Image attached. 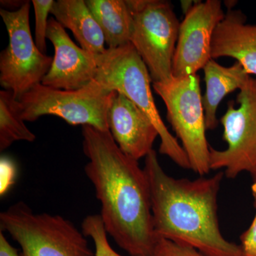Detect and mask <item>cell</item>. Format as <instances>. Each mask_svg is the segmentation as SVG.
I'll list each match as a JSON object with an SVG mask.
<instances>
[{
	"label": "cell",
	"mask_w": 256,
	"mask_h": 256,
	"mask_svg": "<svg viewBox=\"0 0 256 256\" xmlns=\"http://www.w3.org/2000/svg\"><path fill=\"white\" fill-rule=\"evenodd\" d=\"M82 149L88 159L86 174L101 204L108 234L130 256H152L159 236L154 232L150 188L138 161L120 149L110 131L82 128Z\"/></svg>",
	"instance_id": "cell-1"
},
{
	"label": "cell",
	"mask_w": 256,
	"mask_h": 256,
	"mask_svg": "<svg viewBox=\"0 0 256 256\" xmlns=\"http://www.w3.org/2000/svg\"><path fill=\"white\" fill-rule=\"evenodd\" d=\"M143 169L158 236L207 256H245L240 246L227 240L220 232L217 201L224 172L194 180L174 178L165 172L154 150L146 156Z\"/></svg>",
	"instance_id": "cell-2"
},
{
	"label": "cell",
	"mask_w": 256,
	"mask_h": 256,
	"mask_svg": "<svg viewBox=\"0 0 256 256\" xmlns=\"http://www.w3.org/2000/svg\"><path fill=\"white\" fill-rule=\"evenodd\" d=\"M98 70L95 80L102 86L126 96L150 119L160 139V154L168 156L184 170H191L182 146L165 126L158 110L152 92V84L146 64L137 50L129 43L116 48H107L96 56Z\"/></svg>",
	"instance_id": "cell-3"
},
{
	"label": "cell",
	"mask_w": 256,
	"mask_h": 256,
	"mask_svg": "<svg viewBox=\"0 0 256 256\" xmlns=\"http://www.w3.org/2000/svg\"><path fill=\"white\" fill-rule=\"evenodd\" d=\"M0 226L21 247L20 256H96L86 236L72 222L34 213L23 202L0 214Z\"/></svg>",
	"instance_id": "cell-4"
},
{
	"label": "cell",
	"mask_w": 256,
	"mask_h": 256,
	"mask_svg": "<svg viewBox=\"0 0 256 256\" xmlns=\"http://www.w3.org/2000/svg\"><path fill=\"white\" fill-rule=\"evenodd\" d=\"M152 85L164 101L166 118L181 141L191 170L200 176L208 174L210 146L206 137L200 76L173 77Z\"/></svg>",
	"instance_id": "cell-5"
},
{
	"label": "cell",
	"mask_w": 256,
	"mask_h": 256,
	"mask_svg": "<svg viewBox=\"0 0 256 256\" xmlns=\"http://www.w3.org/2000/svg\"><path fill=\"white\" fill-rule=\"evenodd\" d=\"M116 94L96 80L72 90L40 84L18 99V108L22 118L28 122L50 114L72 126H90L109 131L108 114Z\"/></svg>",
	"instance_id": "cell-6"
},
{
	"label": "cell",
	"mask_w": 256,
	"mask_h": 256,
	"mask_svg": "<svg viewBox=\"0 0 256 256\" xmlns=\"http://www.w3.org/2000/svg\"><path fill=\"white\" fill-rule=\"evenodd\" d=\"M133 18L130 43L146 64L152 82L173 78L180 23L172 5L162 0H127Z\"/></svg>",
	"instance_id": "cell-7"
},
{
	"label": "cell",
	"mask_w": 256,
	"mask_h": 256,
	"mask_svg": "<svg viewBox=\"0 0 256 256\" xmlns=\"http://www.w3.org/2000/svg\"><path fill=\"white\" fill-rule=\"evenodd\" d=\"M30 2L26 1L16 11L0 10L9 35L8 46L0 54V85L18 100L41 84L53 62L34 41L30 26Z\"/></svg>",
	"instance_id": "cell-8"
},
{
	"label": "cell",
	"mask_w": 256,
	"mask_h": 256,
	"mask_svg": "<svg viewBox=\"0 0 256 256\" xmlns=\"http://www.w3.org/2000/svg\"><path fill=\"white\" fill-rule=\"evenodd\" d=\"M238 108L233 100L220 118L226 149L210 146V170H224V176L235 178L244 172L256 173V78L248 79L236 96Z\"/></svg>",
	"instance_id": "cell-9"
},
{
	"label": "cell",
	"mask_w": 256,
	"mask_h": 256,
	"mask_svg": "<svg viewBox=\"0 0 256 256\" xmlns=\"http://www.w3.org/2000/svg\"><path fill=\"white\" fill-rule=\"evenodd\" d=\"M225 16L220 0L197 2L182 23L172 63L174 77L194 75L210 60L212 38Z\"/></svg>",
	"instance_id": "cell-10"
},
{
	"label": "cell",
	"mask_w": 256,
	"mask_h": 256,
	"mask_svg": "<svg viewBox=\"0 0 256 256\" xmlns=\"http://www.w3.org/2000/svg\"><path fill=\"white\" fill-rule=\"evenodd\" d=\"M47 40L53 44L55 53L42 85L60 90H78L95 80L96 55L77 46L54 18L48 21Z\"/></svg>",
	"instance_id": "cell-11"
},
{
	"label": "cell",
	"mask_w": 256,
	"mask_h": 256,
	"mask_svg": "<svg viewBox=\"0 0 256 256\" xmlns=\"http://www.w3.org/2000/svg\"><path fill=\"white\" fill-rule=\"evenodd\" d=\"M109 131L126 156L139 160L152 150L158 130L150 119L126 96L116 92L108 114Z\"/></svg>",
	"instance_id": "cell-12"
},
{
	"label": "cell",
	"mask_w": 256,
	"mask_h": 256,
	"mask_svg": "<svg viewBox=\"0 0 256 256\" xmlns=\"http://www.w3.org/2000/svg\"><path fill=\"white\" fill-rule=\"evenodd\" d=\"M246 22L240 10H228L214 33L210 56L233 58L249 75L256 76V25Z\"/></svg>",
	"instance_id": "cell-13"
},
{
	"label": "cell",
	"mask_w": 256,
	"mask_h": 256,
	"mask_svg": "<svg viewBox=\"0 0 256 256\" xmlns=\"http://www.w3.org/2000/svg\"><path fill=\"white\" fill-rule=\"evenodd\" d=\"M50 14L73 33L82 50L98 56L105 53V37L85 0L55 1Z\"/></svg>",
	"instance_id": "cell-14"
},
{
	"label": "cell",
	"mask_w": 256,
	"mask_h": 256,
	"mask_svg": "<svg viewBox=\"0 0 256 256\" xmlns=\"http://www.w3.org/2000/svg\"><path fill=\"white\" fill-rule=\"evenodd\" d=\"M203 69L206 92L202 96V104L206 130H212L218 126L216 111L220 102L228 94L237 89L240 90L250 78V75L237 62L232 66L225 67L212 58Z\"/></svg>",
	"instance_id": "cell-15"
},
{
	"label": "cell",
	"mask_w": 256,
	"mask_h": 256,
	"mask_svg": "<svg viewBox=\"0 0 256 256\" xmlns=\"http://www.w3.org/2000/svg\"><path fill=\"white\" fill-rule=\"evenodd\" d=\"M88 8L98 24L108 48L130 43L133 18L124 0H86Z\"/></svg>",
	"instance_id": "cell-16"
},
{
	"label": "cell",
	"mask_w": 256,
	"mask_h": 256,
	"mask_svg": "<svg viewBox=\"0 0 256 256\" xmlns=\"http://www.w3.org/2000/svg\"><path fill=\"white\" fill-rule=\"evenodd\" d=\"M36 136L21 118L18 101L8 90L0 92V150H4L16 141L33 142Z\"/></svg>",
	"instance_id": "cell-17"
},
{
	"label": "cell",
	"mask_w": 256,
	"mask_h": 256,
	"mask_svg": "<svg viewBox=\"0 0 256 256\" xmlns=\"http://www.w3.org/2000/svg\"><path fill=\"white\" fill-rule=\"evenodd\" d=\"M82 228L84 235L92 238L95 245L96 256H124L114 252L110 246L100 214L88 216L82 220Z\"/></svg>",
	"instance_id": "cell-18"
},
{
	"label": "cell",
	"mask_w": 256,
	"mask_h": 256,
	"mask_svg": "<svg viewBox=\"0 0 256 256\" xmlns=\"http://www.w3.org/2000/svg\"><path fill=\"white\" fill-rule=\"evenodd\" d=\"M54 0H32L35 14V43L38 50L46 54L48 14L54 4Z\"/></svg>",
	"instance_id": "cell-19"
},
{
	"label": "cell",
	"mask_w": 256,
	"mask_h": 256,
	"mask_svg": "<svg viewBox=\"0 0 256 256\" xmlns=\"http://www.w3.org/2000/svg\"><path fill=\"white\" fill-rule=\"evenodd\" d=\"M152 256H207L194 248L159 237Z\"/></svg>",
	"instance_id": "cell-20"
},
{
	"label": "cell",
	"mask_w": 256,
	"mask_h": 256,
	"mask_svg": "<svg viewBox=\"0 0 256 256\" xmlns=\"http://www.w3.org/2000/svg\"><path fill=\"white\" fill-rule=\"evenodd\" d=\"M252 192L256 215L249 228L240 236V246L245 256H256V182L252 184Z\"/></svg>",
	"instance_id": "cell-21"
},
{
	"label": "cell",
	"mask_w": 256,
	"mask_h": 256,
	"mask_svg": "<svg viewBox=\"0 0 256 256\" xmlns=\"http://www.w3.org/2000/svg\"><path fill=\"white\" fill-rule=\"evenodd\" d=\"M0 194L4 195L14 182L16 168L9 158L2 156L0 161Z\"/></svg>",
	"instance_id": "cell-22"
},
{
	"label": "cell",
	"mask_w": 256,
	"mask_h": 256,
	"mask_svg": "<svg viewBox=\"0 0 256 256\" xmlns=\"http://www.w3.org/2000/svg\"><path fill=\"white\" fill-rule=\"evenodd\" d=\"M0 256H20L18 250L6 240L2 230L0 232Z\"/></svg>",
	"instance_id": "cell-23"
},
{
	"label": "cell",
	"mask_w": 256,
	"mask_h": 256,
	"mask_svg": "<svg viewBox=\"0 0 256 256\" xmlns=\"http://www.w3.org/2000/svg\"><path fill=\"white\" fill-rule=\"evenodd\" d=\"M181 4L184 13V14H186L193 8L194 3H193L192 1H181Z\"/></svg>",
	"instance_id": "cell-24"
},
{
	"label": "cell",
	"mask_w": 256,
	"mask_h": 256,
	"mask_svg": "<svg viewBox=\"0 0 256 256\" xmlns=\"http://www.w3.org/2000/svg\"><path fill=\"white\" fill-rule=\"evenodd\" d=\"M252 180H254V182H256V173L252 176Z\"/></svg>",
	"instance_id": "cell-25"
}]
</instances>
